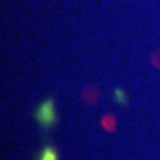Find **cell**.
Segmentation results:
<instances>
[{"label": "cell", "mask_w": 160, "mask_h": 160, "mask_svg": "<svg viewBox=\"0 0 160 160\" xmlns=\"http://www.w3.org/2000/svg\"><path fill=\"white\" fill-rule=\"evenodd\" d=\"M36 119L43 128H52L57 123V113H55V104L52 98H48L46 101L39 105L36 111Z\"/></svg>", "instance_id": "1"}, {"label": "cell", "mask_w": 160, "mask_h": 160, "mask_svg": "<svg viewBox=\"0 0 160 160\" xmlns=\"http://www.w3.org/2000/svg\"><path fill=\"white\" fill-rule=\"evenodd\" d=\"M39 160H59V157H58V151L55 150V147L48 145V147H45V148L42 150Z\"/></svg>", "instance_id": "2"}, {"label": "cell", "mask_w": 160, "mask_h": 160, "mask_svg": "<svg viewBox=\"0 0 160 160\" xmlns=\"http://www.w3.org/2000/svg\"><path fill=\"white\" fill-rule=\"evenodd\" d=\"M101 125L107 129V131H114V117L113 116H105L101 122Z\"/></svg>", "instance_id": "3"}, {"label": "cell", "mask_w": 160, "mask_h": 160, "mask_svg": "<svg viewBox=\"0 0 160 160\" xmlns=\"http://www.w3.org/2000/svg\"><path fill=\"white\" fill-rule=\"evenodd\" d=\"M116 95L119 97V101H122V102H125V99H123V92L120 91V89H117V91H116Z\"/></svg>", "instance_id": "4"}]
</instances>
